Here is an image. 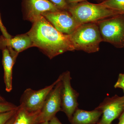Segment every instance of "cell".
<instances>
[{
	"label": "cell",
	"instance_id": "cell-1",
	"mask_svg": "<svg viewBox=\"0 0 124 124\" xmlns=\"http://www.w3.org/2000/svg\"><path fill=\"white\" fill-rule=\"evenodd\" d=\"M27 33L31 40L32 46L38 47L50 59L67 51L75 50L69 35L58 31L43 16L33 22Z\"/></svg>",
	"mask_w": 124,
	"mask_h": 124
},
{
	"label": "cell",
	"instance_id": "cell-2",
	"mask_svg": "<svg viewBox=\"0 0 124 124\" xmlns=\"http://www.w3.org/2000/svg\"><path fill=\"white\" fill-rule=\"evenodd\" d=\"M69 36L75 50L88 53L99 51L100 43L103 41L96 23L80 24Z\"/></svg>",
	"mask_w": 124,
	"mask_h": 124
},
{
	"label": "cell",
	"instance_id": "cell-3",
	"mask_svg": "<svg viewBox=\"0 0 124 124\" xmlns=\"http://www.w3.org/2000/svg\"><path fill=\"white\" fill-rule=\"evenodd\" d=\"M68 10L79 24L96 23L115 16L121 15L99 4L85 1L69 6Z\"/></svg>",
	"mask_w": 124,
	"mask_h": 124
},
{
	"label": "cell",
	"instance_id": "cell-4",
	"mask_svg": "<svg viewBox=\"0 0 124 124\" xmlns=\"http://www.w3.org/2000/svg\"><path fill=\"white\" fill-rule=\"evenodd\" d=\"M103 41L118 48L124 46V15H119L96 22Z\"/></svg>",
	"mask_w": 124,
	"mask_h": 124
},
{
	"label": "cell",
	"instance_id": "cell-5",
	"mask_svg": "<svg viewBox=\"0 0 124 124\" xmlns=\"http://www.w3.org/2000/svg\"><path fill=\"white\" fill-rule=\"evenodd\" d=\"M62 86L61 91L62 111L71 121L73 113L78 108V99L79 93L72 87L70 73L66 71L62 74Z\"/></svg>",
	"mask_w": 124,
	"mask_h": 124
},
{
	"label": "cell",
	"instance_id": "cell-6",
	"mask_svg": "<svg viewBox=\"0 0 124 124\" xmlns=\"http://www.w3.org/2000/svg\"><path fill=\"white\" fill-rule=\"evenodd\" d=\"M61 78V74L52 84L39 90L27 89L22 95L20 105L31 112L40 111L46 97Z\"/></svg>",
	"mask_w": 124,
	"mask_h": 124
},
{
	"label": "cell",
	"instance_id": "cell-7",
	"mask_svg": "<svg viewBox=\"0 0 124 124\" xmlns=\"http://www.w3.org/2000/svg\"><path fill=\"white\" fill-rule=\"evenodd\" d=\"M62 86L61 78V79L57 83L46 97L36 120L35 124L49 121L51 119L55 117L56 113L59 111H62L61 100Z\"/></svg>",
	"mask_w": 124,
	"mask_h": 124
},
{
	"label": "cell",
	"instance_id": "cell-8",
	"mask_svg": "<svg viewBox=\"0 0 124 124\" xmlns=\"http://www.w3.org/2000/svg\"><path fill=\"white\" fill-rule=\"evenodd\" d=\"M42 16L61 33L70 35L79 26L72 15L66 10L46 12Z\"/></svg>",
	"mask_w": 124,
	"mask_h": 124
},
{
	"label": "cell",
	"instance_id": "cell-9",
	"mask_svg": "<svg viewBox=\"0 0 124 124\" xmlns=\"http://www.w3.org/2000/svg\"><path fill=\"white\" fill-rule=\"evenodd\" d=\"M124 107V95H117L107 97L96 108L102 112V117L98 124H111L122 113Z\"/></svg>",
	"mask_w": 124,
	"mask_h": 124
},
{
	"label": "cell",
	"instance_id": "cell-10",
	"mask_svg": "<svg viewBox=\"0 0 124 124\" xmlns=\"http://www.w3.org/2000/svg\"><path fill=\"white\" fill-rule=\"evenodd\" d=\"M23 3L27 19L32 23L45 12L60 10L48 0H23Z\"/></svg>",
	"mask_w": 124,
	"mask_h": 124
},
{
	"label": "cell",
	"instance_id": "cell-11",
	"mask_svg": "<svg viewBox=\"0 0 124 124\" xmlns=\"http://www.w3.org/2000/svg\"><path fill=\"white\" fill-rule=\"evenodd\" d=\"M32 46L31 38L27 33L19 35L13 38L7 39L0 36V50L11 48L18 54Z\"/></svg>",
	"mask_w": 124,
	"mask_h": 124
},
{
	"label": "cell",
	"instance_id": "cell-12",
	"mask_svg": "<svg viewBox=\"0 0 124 124\" xmlns=\"http://www.w3.org/2000/svg\"><path fill=\"white\" fill-rule=\"evenodd\" d=\"M18 54L7 48L2 50V64L4 69V81L6 90L9 93L12 90L13 68Z\"/></svg>",
	"mask_w": 124,
	"mask_h": 124
},
{
	"label": "cell",
	"instance_id": "cell-13",
	"mask_svg": "<svg viewBox=\"0 0 124 124\" xmlns=\"http://www.w3.org/2000/svg\"><path fill=\"white\" fill-rule=\"evenodd\" d=\"M102 115V112L97 108L91 111L77 108L71 121L72 124H94L98 121Z\"/></svg>",
	"mask_w": 124,
	"mask_h": 124
},
{
	"label": "cell",
	"instance_id": "cell-14",
	"mask_svg": "<svg viewBox=\"0 0 124 124\" xmlns=\"http://www.w3.org/2000/svg\"><path fill=\"white\" fill-rule=\"evenodd\" d=\"M40 111L31 112L20 105L18 106L13 124H35Z\"/></svg>",
	"mask_w": 124,
	"mask_h": 124
},
{
	"label": "cell",
	"instance_id": "cell-15",
	"mask_svg": "<svg viewBox=\"0 0 124 124\" xmlns=\"http://www.w3.org/2000/svg\"><path fill=\"white\" fill-rule=\"evenodd\" d=\"M100 4L124 15V0H104Z\"/></svg>",
	"mask_w": 124,
	"mask_h": 124
},
{
	"label": "cell",
	"instance_id": "cell-16",
	"mask_svg": "<svg viewBox=\"0 0 124 124\" xmlns=\"http://www.w3.org/2000/svg\"><path fill=\"white\" fill-rule=\"evenodd\" d=\"M18 108L14 110L0 113V124H6L9 120L15 115Z\"/></svg>",
	"mask_w": 124,
	"mask_h": 124
},
{
	"label": "cell",
	"instance_id": "cell-17",
	"mask_svg": "<svg viewBox=\"0 0 124 124\" xmlns=\"http://www.w3.org/2000/svg\"><path fill=\"white\" fill-rule=\"evenodd\" d=\"M18 108L14 104L6 102H0V113L6 112L16 110Z\"/></svg>",
	"mask_w": 124,
	"mask_h": 124
},
{
	"label": "cell",
	"instance_id": "cell-18",
	"mask_svg": "<svg viewBox=\"0 0 124 124\" xmlns=\"http://www.w3.org/2000/svg\"><path fill=\"white\" fill-rule=\"evenodd\" d=\"M55 5L59 9L66 10L68 9L69 5L67 4L66 0H48Z\"/></svg>",
	"mask_w": 124,
	"mask_h": 124
},
{
	"label": "cell",
	"instance_id": "cell-19",
	"mask_svg": "<svg viewBox=\"0 0 124 124\" xmlns=\"http://www.w3.org/2000/svg\"><path fill=\"white\" fill-rule=\"evenodd\" d=\"M115 88H119L122 89L124 92V73H120L118 77V79L114 85Z\"/></svg>",
	"mask_w": 124,
	"mask_h": 124
},
{
	"label": "cell",
	"instance_id": "cell-20",
	"mask_svg": "<svg viewBox=\"0 0 124 124\" xmlns=\"http://www.w3.org/2000/svg\"><path fill=\"white\" fill-rule=\"evenodd\" d=\"M0 29L2 32V36L5 38H7V39H9V38H12V36L9 34L8 32L7 31L5 27L4 26V24L2 23L1 17L0 13Z\"/></svg>",
	"mask_w": 124,
	"mask_h": 124
},
{
	"label": "cell",
	"instance_id": "cell-21",
	"mask_svg": "<svg viewBox=\"0 0 124 124\" xmlns=\"http://www.w3.org/2000/svg\"><path fill=\"white\" fill-rule=\"evenodd\" d=\"M85 1H86V0H66V2L68 5H69L74 4Z\"/></svg>",
	"mask_w": 124,
	"mask_h": 124
},
{
	"label": "cell",
	"instance_id": "cell-22",
	"mask_svg": "<svg viewBox=\"0 0 124 124\" xmlns=\"http://www.w3.org/2000/svg\"><path fill=\"white\" fill-rule=\"evenodd\" d=\"M49 124H62L57 117H54L49 121Z\"/></svg>",
	"mask_w": 124,
	"mask_h": 124
},
{
	"label": "cell",
	"instance_id": "cell-23",
	"mask_svg": "<svg viewBox=\"0 0 124 124\" xmlns=\"http://www.w3.org/2000/svg\"><path fill=\"white\" fill-rule=\"evenodd\" d=\"M119 124H124V110L119 119Z\"/></svg>",
	"mask_w": 124,
	"mask_h": 124
},
{
	"label": "cell",
	"instance_id": "cell-24",
	"mask_svg": "<svg viewBox=\"0 0 124 124\" xmlns=\"http://www.w3.org/2000/svg\"><path fill=\"white\" fill-rule=\"evenodd\" d=\"M16 113L14 116H13L12 118H11L7 122L6 124H13L15 120V118H16Z\"/></svg>",
	"mask_w": 124,
	"mask_h": 124
},
{
	"label": "cell",
	"instance_id": "cell-25",
	"mask_svg": "<svg viewBox=\"0 0 124 124\" xmlns=\"http://www.w3.org/2000/svg\"><path fill=\"white\" fill-rule=\"evenodd\" d=\"M5 101H6V100H5V99L0 94V102Z\"/></svg>",
	"mask_w": 124,
	"mask_h": 124
},
{
	"label": "cell",
	"instance_id": "cell-26",
	"mask_svg": "<svg viewBox=\"0 0 124 124\" xmlns=\"http://www.w3.org/2000/svg\"><path fill=\"white\" fill-rule=\"evenodd\" d=\"M37 124H49V121H46V122H41Z\"/></svg>",
	"mask_w": 124,
	"mask_h": 124
},
{
	"label": "cell",
	"instance_id": "cell-27",
	"mask_svg": "<svg viewBox=\"0 0 124 124\" xmlns=\"http://www.w3.org/2000/svg\"></svg>",
	"mask_w": 124,
	"mask_h": 124
},
{
	"label": "cell",
	"instance_id": "cell-28",
	"mask_svg": "<svg viewBox=\"0 0 124 124\" xmlns=\"http://www.w3.org/2000/svg\"></svg>",
	"mask_w": 124,
	"mask_h": 124
},
{
	"label": "cell",
	"instance_id": "cell-29",
	"mask_svg": "<svg viewBox=\"0 0 124 124\" xmlns=\"http://www.w3.org/2000/svg\"></svg>",
	"mask_w": 124,
	"mask_h": 124
}]
</instances>
